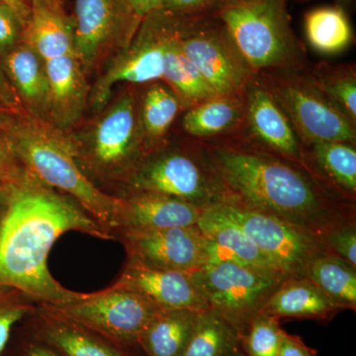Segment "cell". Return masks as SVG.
<instances>
[{
  "instance_id": "obj_42",
  "label": "cell",
  "mask_w": 356,
  "mask_h": 356,
  "mask_svg": "<svg viewBox=\"0 0 356 356\" xmlns=\"http://www.w3.org/2000/svg\"><path fill=\"white\" fill-rule=\"evenodd\" d=\"M0 1L6 3V6L10 7L11 9L16 13V15L19 18L21 25H25L26 21L30 15V7L25 3L23 0H0Z\"/></svg>"
},
{
  "instance_id": "obj_1",
  "label": "cell",
  "mask_w": 356,
  "mask_h": 356,
  "mask_svg": "<svg viewBox=\"0 0 356 356\" xmlns=\"http://www.w3.org/2000/svg\"><path fill=\"white\" fill-rule=\"evenodd\" d=\"M70 231L110 238L86 211L25 170L11 184L0 220V290L13 288L47 305H65L88 297L63 287L47 264L54 243Z\"/></svg>"
},
{
  "instance_id": "obj_13",
  "label": "cell",
  "mask_w": 356,
  "mask_h": 356,
  "mask_svg": "<svg viewBox=\"0 0 356 356\" xmlns=\"http://www.w3.org/2000/svg\"><path fill=\"white\" fill-rule=\"evenodd\" d=\"M140 19L125 0H76L72 37L84 72L104 57L126 26L137 28Z\"/></svg>"
},
{
  "instance_id": "obj_30",
  "label": "cell",
  "mask_w": 356,
  "mask_h": 356,
  "mask_svg": "<svg viewBox=\"0 0 356 356\" xmlns=\"http://www.w3.org/2000/svg\"><path fill=\"white\" fill-rule=\"evenodd\" d=\"M311 156L325 177L341 191L355 197L356 193V149L344 142L311 145Z\"/></svg>"
},
{
  "instance_id": "obj_2",
  "label": "cell",
  "mask_w": 356,
  "mask_h": 356,
  "mask_svg": "<svg viewBox=\"0 0 356 356\" xmlns=\"http://www.w3.org/2000/svg\"><path fill=\"white\" fill-rule=\"evenodd\" d=\"M208 154L229 200L322 234L344 221L308 175L270 154L211 147ZM228 202V201H227Z\"/></svg>"
},
{
  "instance_id": "obj_7",
  "label": "cell",
  "mask_w": 356,
  "mask_h": 356,
  "mask_svg": "<svg viewBox=\"0 0 356 356\" xmlns=\"http://www.w3.org/2000/svg\"><path fill=\"white\" fill-rule=\"evenodd\" d=\"M216 205L222 214L243 229L286 278L304 277L307 267L314 259L330 254L320 234L310 229L234 201Z\"/></svg>"
},
{
  "instance_id": "obj_40",
  "label": "cell",
  "mask_w": 356,
  "mask_h": 356,
  "mask_svg": "<svg viewBox=\"0 0 356 356\" xmlns=\"http://www.w3.org/2000/svg\"><path fill=\"white\" fill-rule=\"evenodd\" d=\"M0 104L19 113H22L24 110L17 93L14 90L10 81L7 79L1 69H0Z\"/></svg>"
},
{
  "instance_id": "obj_39",
  "label": "cell",
  "mask_w": 356,
  "mask_h": 356,
  "mask_svg": "<svg viewBox=\"0 0 356 356\" xmlns=\"http://www.w3.org/2000/svg\"><path fill=\"white\" fill-rule=\"evenodd\" d=\"M278 356H317V351L309 348L301 337L283 332Z\"/></svg>"
},
{
  "instance_id": "obj_25",
  "label": "cell",
  "mask_w": 356,
  "mask_h": 356,
  "mask_svg": "<svg viewBox=\"0 0 356 356\" xmlns=\"http://www.w3.org/2000/svg\"><path fill=\"white\" fill-rule=\"evenodd\" d=\"M245 119V95L216 96L187 109L182 127L194 138L206 139L231 132Z\"/></svg>"
},
{
  "instance_id": "obj_36",
  "label": "cell",
  "mask_w": 356,
  "mask_h": 356,
  "mask_svg": "<svg viewBox=\"0 0 356 356\" xmlns=\"http://www.w3.org/2000/svg\"><path fill=\"white\" fill-rule=\"evenodd\" d=\"M29 309L27 304L0 290V355L8 343L13 325L24 317Z\"/></svg>"
},
{
  "instance_id": "obj_27",
  "label": "cell",
  "mask_w": 356,
  "mask_h": 356,
  "mask_svg": "<svg viewBox=\"0 0 356 356\" xmlns=\"http://www.w3.org/2000/svg\"><path fill=\"white\" fill-rule=\"evenodd\" d=\"M307 40L314 50L325 55H336L350 46L353 27L346 10L336 6L312 9L305 15Z\"/></svg>"
},
{
  "instance_id": "obj_5",
  "label": "cell",
  "mask_w": 356,
  "mask_h": 356,
  "mask_svg": "<svg viewBox=\"0 0 356 356\" xmlns=\"http://www.w3.org/2000/svg\"><path fill=\"white\" fill-rule=\"evenodd\" d=\"M257 77L286 114L303 146L324 142L355 145V124L321 92L309 76L294 70H270Z\"/></svg>"
},
{
  "instance_id": "obj_6",
  "label": "cell",
  "mask_w": 356,
  "mask_h": 356,
  "mask_svg": "<svg viewBox=\"0 0 356 356\" xmlns=\"http://www.w3.org/2000/svg\"><path fill=\"white\" fill-rule=\"evenodd\" d=\"M208 306L245 334L250 321L283 280L226 259H211L191 273Z\"/></svg>"
},
{
  "instance_id": "obj_48",
  "label": "cell",
  "mask_w": 356,
  "mask_h": 356,
  "mask_svg": "<svg viewBox=\"0 0 356 356\" xmlns=\"http://www.w3.org/2000/svg\"><path fill=\"white\" fill-rule=\"evenodd\" d=\"M303 1H307V0H303Z\"/></svg>"
},
{
  "instance_id": "obj_32",
  "label": "cell",
  "mask_w": 356,
  "mask_h": 356,
  "mask_svg": "<svg viewBox=\"0 0 356 356\" xmlns=\"http://www.w3.org/2000/svg\"><path fill=\"white\" fill-rule=\"evenodd\" d=\"M47 336L65 356H125L91 337L79 325L63 321L50 327Z\"/></svg>"
},
{
  "instance_id": "obj_35",
  "label": "cell",
  "mask_w": 356,
  "mask_h": 356,
  "mask_svg": "<svg viewBox=\"0 0 356 356\" xmlns=\"http://www.w3.org/2000/svg\"><path fill=\"white\" fill-rule=\"evenodd\" d=\"M229 0H165L159 11L181 17L216 15Z\"/></svg>"
},
{
  "instance_id": "obj_19",
  "label": "cell",
  "mask_w": 356,
  "mask_h": 356,
  "mask_svg": "<svg viewBox=\"0 0 356 356\" xmlns=\"http://www.w3.org/2000/svg\"><path fill=\"white\" fill-rule=\"evenodd\" d=\"M204 208L163 194L136 192L123 200L122 228L156 231L197 226Z\"/></svg>"
},
{
  "instance_id": "obj_12",
  "label": "cell",
  "mask_w": 356,
  "mask_h": 356,
  "mask_svg": "<svg viewBox=\"0 0 356 356\" xmlns=\"http://www.w3.org/2000/svg\"><path fill=\"white\" fill-rule=\"evenodd\" d=\"M145 144L135 96L126 93L91 130L88 161L103 173H118L136 166Z\"/></svg>"
},
{
  "instance_id": "obj_45",
  "label": "cell",
  "mask_w": 356,
  "mask_h": 356,
  "mask_svg": "<svg viewBox=\"0 0 356 356\" xmlns=\"http://www.w3.org/2000/svg\"><path fill=\"white\" fill-rule=\"evenodd\" d=\"M27 356H57L53 351L47 350V348H41V346H33L28 351Z\"/></svg>"
},
{
  "instance_id": "obj_26",
  "label": "cell",
  "mask_w": 356,
  "mask_h": 356,
  "mask_svg": "<svg viewBox=\"0 0 356 356\" xmlns=\"http://www.w3.org/2000/svg\"><path fill=\"white\" fill-rule=\"evenodd\" d=\"M182 356H247L240 332L212 309L199 313Z\"/></svg>"
},
{
  "instance_id": "obj_47",
  "label": "cell",
  "mask_w": 356,
  "mask_h": 356,
  "mask_svg": "<svg viewBox=\"0 0 356 356\" xmlns=\"http://www.w3.org/2000/svg\"><path fill=\"white\" fill-rule=\"evenodd\" d=\"M31 2H46V3H57L58 2V0H30Z\"/></svg>"
},
{
  "instance_id": "obj_18",
  "label": "cell",
  "mask_w": 356,
  "mask_h": 356,
  "mask_svg": "<svg viewBox=\"0 0 356 356\" xmlns=\"http://www.w3.org/2000/svg\"><path fill=\"white\" fill-rule=\"evenodd\" d=\"M44 63L50 86L48 121L65 131L81 118L88 104L89 86L86 72L76 54Z\"/></svg>"
},
{
  "instance_id": "obj_9",
  "label": "cell",
  "mask_w": 356,
  "mask_h": 356,
  "mask_svg": "<svg viewBox=\"0 0 356 356\" xmlns=\"http://www.w3.org/2000/svg\"><path fill=\"white\" fill-rule=\"evenodd\" d=\"M219 20V19H218ZM180 48L218 96L245 95L257 76L229 38L226 28L205 17H192L179 33Z\"/></svg>"
},
{
  "instance_id": "obj_46",
  "label": "cell",
  "mask_w": 356,
  "mask_h": 356,
  "mask_svg": "<svg viewBox=\"0 0 356 356\" xmlns=\"http://www.w3.org/2000/svg\"><path fill=\"white\" fill-rule=\"evenodd\" d=\"M337 6L343 8V10L348 9V7H350L351 3H353V0H336Z\"/></svg>"
},
{
  "instance_id": "obj_21",
  "label": "cell",
  "mask_w": 356,
  "mask_h": 356,
  "mask_svg": "<svg viewBox=\"0 0 356 356\" xmlns=\"http://www.w3.org/2000/svg\"><path fill=\"white\" fill-rule=\"evenodd\" d=\"M29 17L22 27L21 43L42 60L74 54L72 22L57 3L32 2Z\"/></svg>"
},
{
  "instance_id": "obj_37",
  "label": "cell",
  "mask_w": 356,
  "mask_h": 356,
  "mask_svg": "<svg viewBox=\"0 0 356 356\" xmlns=\"http://www.w3.org/2000/svg\"><path fill=\"white\" fill-rule=\"evenodd\" d=\"M22 25L13 9L0 1V53H9L19 44Z\"/></svg>"
},
{
  "instance_id": "obj_20",
  "label": "cell",
  "mask_w": 356,
  "mask_h": 356,
  "mask_svg": "<svg viewBox=\"0 0 356 356\" xmlns=\"http://www.w3.org/2000/svg\"><path fill=\"white\" fill-rule=\"evenodd\" d=\"M343 311L320 287L306 277H289L280 283L261 312L282 318L329 322Z\"/></svg>"
},
{
  "instance_id": "obj_14",
  "label": "cell",
  "mask_w": 356,
  "mask_h": 356,
  "mask_svg": "<svg viewBox=\"0 0 356 356\" xmlns=\"http://www.w3.org/2000/svg\"><path fill=\"white\" fill-rule=\"evenodd\" d=\"M130 259L147 266L191 273L207 264L208 242L197 226L125 231Z\"/></svg>"
},
{
  "instance_id": "obj_33",
  "label": "cell",
  "mask_w": 356,
  "mask_h": 356,
  "mask_svg": "<svg viewBox=\"0 0 356 356\" xmlns=\"http://www.w3.org/2000/svg\"><path fill=\"white\" fill-rule=\"evenodd\" d=\"M283 332L280 318L259 312L250 321L243 336L245 355L278 356Z\"/></svg>"
},
{
  "instance_id": "obj_34",
  "label": "cell",
  "mask_w": 356,
  "mask_h": 356,
  "mask_svg": "<svg viewBox=\"0 0 356 356\" xmlns=\"http://www.w3.org/2000/svg\"><path fill=\"white\" fill-rule=\"evenodd\" d=\"M323 243L330 254L341 257L356 267V228L353 222L341 221L329 227L321 234Z\"/></svg>"
},
{
  "instance_id": "obj_22",
  "label": "cell",
  "mask_w": 356,
  "mask_h": 356,
  "mask_svg": "<svg viewBox=\"0 0 356 356\" xmlns=\"http://www.w3.org/2000/svg\"><path fill=\"white\" fill-rule=\"evenodd\" d=\"M6 67L26 112L48 121L50 86L44 60L21 43L6 54Z\"/></svg>"
},
{
  "instance_id": "obj_17",
  "label": "cell",
  "mask_w": 356,
  "mask_h": 356,
  "mask_svg": "<svg viewBox=\"0 0 356 356\" xmlns=\"http://www.w3.org/2000/svg\"><path fill=\"white\" fill-rule=\"evenodd\" d=\"M197 227L207 238L208 261L214 259H231L271 277L286 280L243 229L222 214L216 204L204 208Z\"/></svg>"
},
{
  "instance_id": "obj_10",
  "label": "cell",
  "mask_w": 356,
  "mask_h": 356,
  "mask_svg": "<svg viewBox=\"0 0 356 356\" xmlns=\"http://www.w3.org/2000/svg\"><path fill=\"white\" fill-rule=\"evenodd\" d=\"M46 307L58 321L125 341H137L159 310L142 295L114 287L74 303Z\"/></svg>"
},
{
  "instance_id": "obj_44",
  "label": "cell",
  "mask_w": 356,
  "mask_h": 356,
  "mask_svg": "<svg viewBox=\"0 0 356 356\" xmlns=\"http://www.w3.org/2000/svg\"><path fill=\"white\" fill-rule=\"evenodd\" d=\"M11 184H6V182L0 181V220H1L6 210Z\"/></svg>"
},
{
  "instance_id": "obj_4",
  "label": "cell",
  "mask_w": 356,
  "mask_h": 356,
  "mask_svg": "<svg viewBox=\"0 0 356 356\" xmlns=\"http://www.w3.org/2000/svg\"><path fill=\"white\" fill-rule=\"evenodd\" d=\"M287 0H229L216 14L255 74L295 70L301 48L290 24Z\"/></svg>"
},
{
  "instance_id": "obj_41",
  "label": "cell",
  "mask_w": 356,
  "mask_h": 356,
  "mask_svg": "<svg viewBox=\"0 0 356 356\" xmlns=\"http://www.w3.org/2000/svg\"><path fill=\"white\" fill-rule=\"evenodd\" d=\"M134 14L140 18L147 17L161 10L165 0H125Z\"/></svg>"
},
{
  "instance_id": "obj_29",
  "label": "cell",
  "mask_w": 356,
  "mask_h": 356,
  "mask_svg": "<svg viewBox=\"0 0 356 356\" xmlns=\"http://www.w3.org/2000/svg\"><path fill=\"white\" fill-rule=\"evenodd\" d=\"M180 108L181 103L170 86L159 83L149 86L139 112L144 142L161 139L172 127Z\"/></svg>"
},
{
  "instance_id": "obj_8",
  "label": "cell",
  "mask_w": 356,
  "mask_h": 356,
  "mask_svg": "<svg viewBox=\"0 0 356 356\" xmlns=\"http://www.w3.org/2000/svg\"><path fill=\"white\" fill-rule=\"evenodd\" d=\"M131 184L136 192L163 194L201 208L229 200L210 158L178 152L159 154L136 166Z\"/></svg>"
},
{
  "instance_id": "obj_23",
  "label": "cell",
  "mask_w": 356,
  "mask_h": 356,
  "mask_svg": "<svg viewBox=\"0 0 356 356\" xmlns=\"http://www.w3.org/2000/svg\"><path fill=\"white\" fill-rule=\"evenodd\" d=\"M200 312L161 310L152 318L138 343L149 356H182Z\"/></svg>"
},
{
  "instance_id": "obj_3",
  "label": "cell",
  "mask_w": 356,
  "mask_h": 356,
  "mask_svg": "<svg viewBox=\"0 0 356 356\" xmlns=\"http://www.w3.org/2000/svg\"><path fill=\"white\" fill-rule=\"evenodd\" d=\"M15 158L40 181L67 192L107 228L122 227L123 200L97 188L79 168V145L50 122L32 115L14 117L4 131Z\"/></svg>"
},
{
  "instance_id": "obj_38",
  "label": "cell",
  "mask_w": 356,
  "mask_h": 356,
  "mask_svg": "<svg viewBox=\"0 0 356 356\" xmlns=\"http://www.w3.org/2000/svg\"><path fill=\"white\" fill-rule=\"evenodd\" d=\"M18 163L19 161L14 156L6 134L0 131V181L6 184L17 181L25 172Z\"/></svg>"
},
{
  "instance_id": "obj_24",
  "label": "cell",
  "mask_w": 356,
  "mask_h": 356,
  "mask_svg": "<svg viewBox=\"0 0 356 356\" xmlns=\"http://www.w3.org/2000/svg\"><path fill=\"white\" fill-rule=\"evenodd\" d=\"M182 24L180 21L166 44L161 79L177 95L182 108L187 110L218 95L180 48L179 33Z\"/></svg>"
},
{
  "instance_id": "obj_16",
  "label": "cell",
  "mask_w": 356,
  "mask_h": 356,
  "mask_svg": "<svg viewBox=\"0 0 356 356\" xmlns=\"http://www.w3.org/2000/svg\"><path fill=\"white\" fill-rule=\"evenodd\" d=\"M245 119L248 130L271 152L299 165H306L303 145L286 114L257 76L245 92Z\"/></svg>"
},
{
  "instance_id": "obj_28",
  "label": "cell",
  "mask_w": 356,
  "mask_h": 356,
  "mask_svg": "<svg viewBox=\"0 0 356 356\" xmlns=\"http://www.w3.org/2000/svg\"><path fill=\"white\" fill-rule=\"evenodd\" d=\"M304 277L313 281L341 310L356 309V267L332 254H324L307 267Z\"/></svg>"
},
{
  "instance_id": "obj_31",
  "label": "cell",
  "mask_w": 356,
  "mask_h": 356,
  "mask_svg": "<svg viewBox=\"0 0 356 356\" xmlns=\"http://www.w3.org/2000/svg\"><path fill=\"white\" fill-rule=\"evenodd\" d=\"M330 102L356 125V74L353 65L321 64L309 74Z\"/></svg>"
},
{
  "instance_id": "obj_43",
  "label": "cell",
  "mask_w": 356,
  "mask_h": 356,
  "mask_svg": "<svg viewBox=\"0 0 356 356\" xmlns=\"http://www.w3.org/2000/svg\"><path fill=\"white\" fill-rule=\"evenodd\" d=\"M17 114H19V112L14 111V110L0 104V131L1 132L4 133V131L13 121L14 117Z\"/></svg>"
},
{
  "instance_id": "obj_15",
  "label": "cell",
  "mask_w": 356,
  "mask_h": 356,
  "mask_svg": "<svg viewBox=\"0 0 356 356\" xmlns=\"http://www.w3.org/2000/svg\"><path fill=\"white\" fill-rule=\"evenodd\" d=\"M114 288L138 293L161 310H208L191 273L165 270L130 259Z\"/></svg>"
},
{
  "instance_id": "obj_11",
  "label": "cell",
  "mask_w": 356,
  "mask_h": 356,
  "mask_svg": "<svg viewBox=\"0 0 356 356\" xmlns=\"http://www.w3.org/2000/svg\"><path fill=\"white\" fill-rule=\"evenodd\" d=\"M145 18L146 22L137 37L129 42L95 83L91 102L96 108L106 104L115 84L153 83L163 77L166 44L180 20L178 16L163 11Z\"/></svg>"
}]
</instances>
